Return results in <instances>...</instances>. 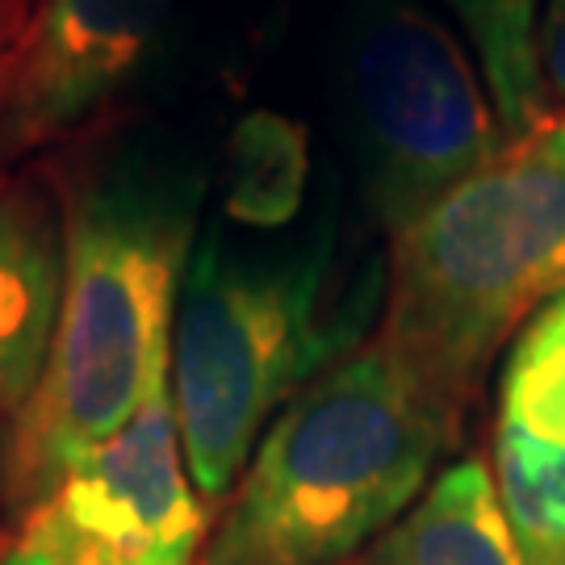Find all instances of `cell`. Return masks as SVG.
Listing matches in <instances>:
<instances>
[{
  "label": "cell",
  "instance_id": "obj_1",
  "mask_svg": "<svg viewBox=\"0 0 565 565\" xmlns=\"http://www.w3.org/2000/svg\"><path fill=\"white\" fill-rule=\"evenodd\" d=\"M198 210V172L151 156L102 168L63 205L60 319L39 385L9 419L0 448V490L18 520L118 436L172 356V310Z\"/></svg>",
  "mask_w": 565,
  "mask_h": 565
},
{
  "label": "cell",
  "instance_id": "obj_2",
  "mask_svg": "<svg viewBox=\"0 0 565 565\" xmlns=\"http://www.w3.org/2000/svg\"><path fill=\"white\" fill-rule=\"evenodd\" d=\"M457 419L373 335L268 424L202 565L356 562L427 490Z\"/></svg>",
  "mask_w": 565,
  "mask_h": 565
},
{
  "label": "cell",
  "instance_id": "obj_3",
  "mask_svg": "<svg viewBox=\"0 0 565 565\" xmlns=\"http://www.w3.org/2000/svg\"><path fill=\"white\" fill-rule=\"evenodd\" d=\"M385 264L343 289L335 239L243 252L193 239L172 310V411L202 503H226L268 424L382 327Z\"/></svg>",
  "mask_w": 565,
  "mask_h": 565
},
{
  "label": "cell",
  "instance_id": "obj_4",
  "mask_svg": "<svg viewBox=\"0 0 565 565\" xmlns=\"http://www.w3.org/2000/svg\"><path fill=\"white\" fill-rule=\"evenodd\" d=\"M565 294V109L398 231L377 335L457 415L486 364L548 298Z\"/></svg>",
  "mask_w": 565,
  "mask_h": 565
},
{
  "label": "cell",
  "instance_id": "obj_5",
  "mask_svg": "<svg viewBox=\"0 0 565 565\" xmlns=\"http://www.w3.org/2000/svg\"><path fill=\"white\" fill-rule=\"evenodd\" d=\"M364 189L390 239L503 151L473 60L419 4H385L356 42Z\"/></svg>",
  "mask_w": 565,
  "mask_h": 565
},
{
  "label": "cell",
  "instance_id": "obj_6",
  "mask_svg": "<svg viewBox=\"0 0 565 565\" xmlns=\"http://www.w3.org/2000/svg\"><path fill=\"white\" fill-rule=\"evenodd\" d=\"M172 361V356H168ZM168 361L139 411L63 478L21 527L84 565H193L205 507L189 478Z\"/></svg>",
  "mask_w": 565,
  "mask_h": 565
},
{
  "label": "cell",
  "instance_id": "obj_7",
  "mask_svg": "<svg viewBox=\"0 0 565 565\" xmlns=\"http://www.w3.org/2000/svg\"><path fill=\"white\" fill-rule=\"evenodd\" d=\"M181 0H34L0 51V172L105 114Z\"/></svg>",
  "mask_w": 565,
  "mask_h": 565
},
{
  "label": "cell",
  "instance_id": "obj_8",
  "mask_svg": "<svg viewBox=\"0 0 565 565\" xmlns=\"http://www.w3.org/2000/svg\"><path fill=\"white\" fill-rule=\"evenodd\" d=\"M494 490L524 565H565V294L548 298L507 352Z\"/></svg>",
  "mask_w": 565,
  "mask_h": 565
},
{
  "label": "cell",
  "instance_id": "obj_9",
  "mask_svg": "<svg viewBox=\"0 0 565 565\" xmlns=\"http://www.w3.org/2000/svg\"><path fill=\"white\" fill-rule=\"evenodd\" d=\"M67 223L30 177L0 172V419L34 394L63 298Z\"/></svg>",
  "mask_w": 565,
  "mask_h": 565
},
{
  "label": "cell",
  "instance_id": "obj_10",
  "mask_svg": "<svg viewBox=\"0 0 565 565\" xmlns=\"http://www.w3.org/2000/svg\"><path fill=\"white\" fill-rule=\"evenodd\" d=\"M352 565H524L478 457L448 465L394 527H385Z\"/></svg>",
  "mask_w": 565,
  "mask_h": 565
},
{
  "label": "cell",
  "instance_id": "obj_11",
  "mask_svg": "<svg viewBox=\"0 0 565 565\" xmlns=\"http://www.w3.org/2000/svg\"><path fill=\"white\" fill-rule=\"evenodd\" d=\"M541 4L545 0H445L482 67L503 139H520L548 114L536 51Z\"/></svg>",
  "mask_w": 565,
  "mask_h": 565
},
{
  "label": "cell",
  "instance_id": "obj_12",
  "mask_svg": "<svg viewBox=\"0 0 565 565\" xmlns=\"http://www.w3.org/2000/svg\"><path fill=\"white\" fill-rule=\"evenodd\" d=\"M310 139L294 118L256 109L235 126L226 151V214L256 231H277L302 210Z\"/></svg>",
  "mask_w": 565,
  "mask_h": 565
},
{
  "label": "cell",
  "instance_id": "obj_13",
  "mask_svg": "<svg viewBox=\"0 0 565 565\" xmlns=\"http://www.w3.org/2000/svg\"><path fill=\"white\" fill-rule=\"evenodd\" d=\"M536 51H541V81H545V97H553V109H565V0H545L541 4V34H536Z\"/></svg>",
  "mask_w": 565,
  "mask_h": 565
},
{
  "label": "cell",
  "instance_id": "obj_14",
  "mask_svg": "<svg viewBox=\"0 0 565 565\" xmlns=\"http://www.w3.org/2000/svg\"><path fill=\"white\" fill-rule=\"evenodd\" d=\"M0 565H84V562L60 553L55 545H46V541L34 536V532L18 527V536L0 548Z\"/></svg>",
  "mask_w": 565,
  "mask_h": 565
}]
</instances>
